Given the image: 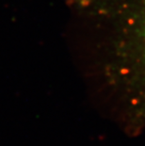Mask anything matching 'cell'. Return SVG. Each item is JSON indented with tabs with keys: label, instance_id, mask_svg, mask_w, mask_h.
<instances>
[{
	"label": "cell",
	"instance_id": "cell-1",
	"mask_svg": "<svg viewBox=\"0 0 145 146\" xmlns=\"http://www.w3.org/2000/svg\"><path fill=\"white\" fill-rule=\"evenodd\" d=\"M99 30V74L109 110L128 131L145 129V0H81Z\"/></svg>",
	"mask_w": 145,
	"mask_h": 146
}]
</instances>
